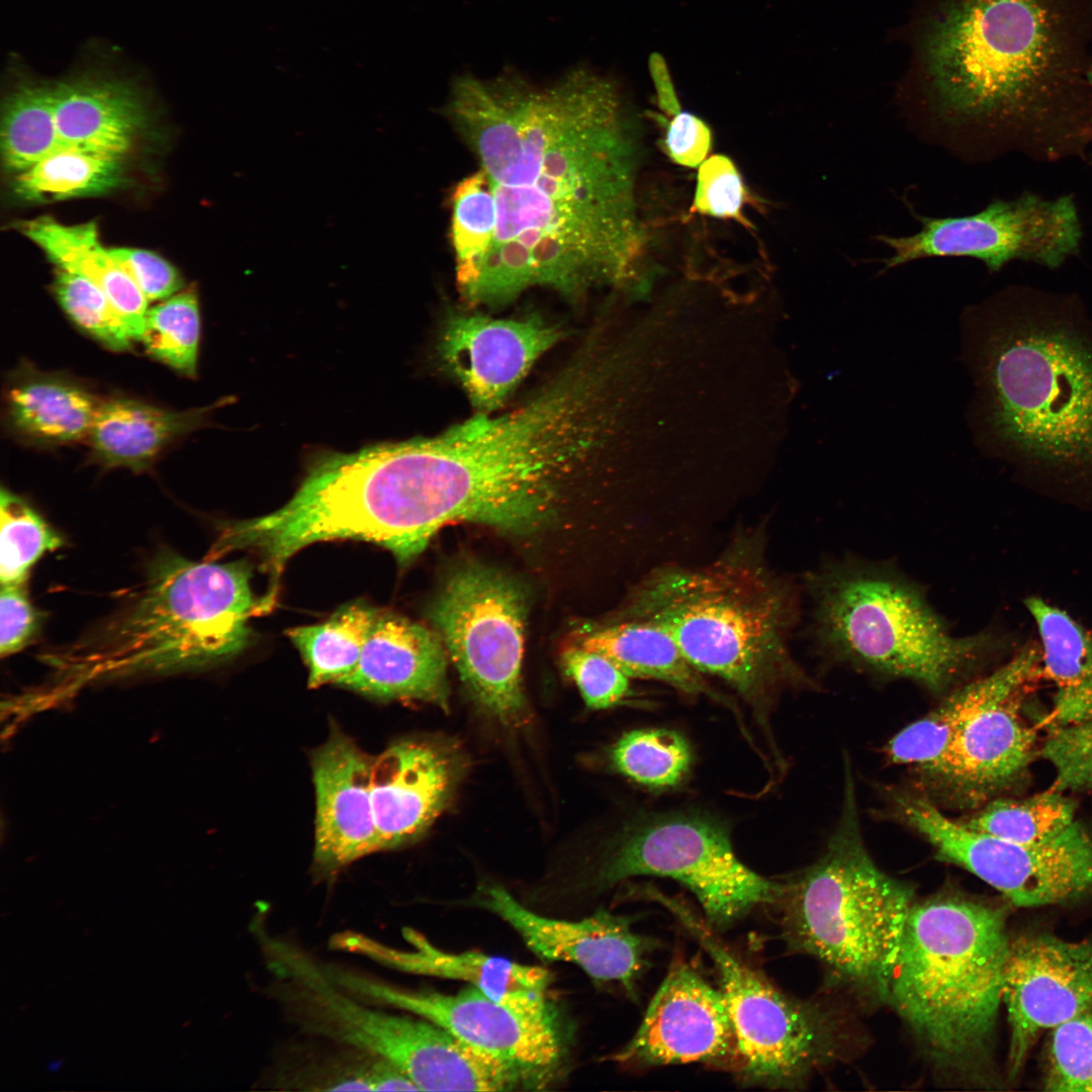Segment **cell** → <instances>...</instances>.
I'll return each mask as SVG.
<instances>
[{
  "instance_id": "obj_1",
  "label": "cell",
  "mask_w": 1092,
  "mask_h": 1092,
  "mask_svg": "<svg viewBox=\"0 0 1092 1092\" xmlns=\"http://www.w3.org/2000/svg\"><path fill=\"white\" fill-rule=\"evenodd\" d=\"M447 114L490 188L495 231L471 305L535 286L579 299L629 276L645 233L635 201V142L621 90L574 69L549 85L516 71L457 78Z\"/></svg>"
},
{
  "instance_id": "obj_4",
  "label": "cell",
  "mask_w": 1092,
  "mask_h": 1092,
  "mask_svg": "<svg viewBox=\"0 0 1092 1092\" xmlns=\"http://www.w3.org/2000/svg\"><path fill=\"white\" fill-rule=\"evenodd\" d=\"M1010 941L999 907L954 890L914 902L887 1002L938 1075L986 1083Z\"/></svg>"
},
{
  "instance_id": "obj_45",
  "label": "cell",
  "mask_w": 1092,
  "mask_h": 1092,
  "mask_svg": "<svg viewBox=\"0 0 1092 1092\" xmlns=\"http://www.w3.org/2000/svg\"><path fill=\"white\" fill-rule=\"evenodd\" d=\"M42 615L31 605L23 584H1L0 653L11 655L37 634Z\"/></svg>"
},
{
  "instance_id": "obj_22",
  "label": "cell",
  "mask_w": 1092,
  "mask_h": 1092,
  "mask_svg": "<svg viewBox=\"0 0 1092 1092\" xmlns=\"http://www.w3.org/2000/svg\"><path fill=\"white\" fill-rule=\"evenodd\" d=\"M402 935L408 948H396L351 930L335 934L331 946L399 972L466 982L514 1006L541 1009L553 1004L548 998L552 977L542 967L475 950H443L414 928H404Z\"/></svg>"
},
{
  "instance_id": "obj_16",
  "label": "cell",
  "mask_w": 1092,
  "mask_h": 1092,
  "mask_svg": "<svg viewBox=\"0 0 1092 1092\" xmlns=\"http://www.w3.org/2000/svg\"><path fill=\"white\" fill-rule=\"evenodd\" d=\"M1002 1002L1007 1009L1009 1078H1015L1038 1035L1092 1010V940L1046 933L1010 941Z\"/></svg>"
},
{
  "instance_id": "obj_5",
  "label": "cell",
  "mask_w": 1092,
  "mask_h": 1092,
  "mask_svg": "<svg viewBox=\"0 0 1092 1092\" xmlns=\"http://www.w3.org/2000/svg\"><path fill=\"white\" fill-rule=\"evenodd\" d=\"M816 652L886 678L947 694L1013 647L1002 631L952 634L922 586L890 561L828 560L803 581Z\"/></svg>"
},
{
  "instance_id": "obj_49",
  "label": "cell",
  "mask_w": 1092,
  "mask_h": 1092,
  "mask_svg": "<svg viewBox=\"0 0 1092 1092\" xmlns=\"http://www.w3.org/2000/svg\"><path fill=\"white\" fill-rule=\"evenodd\" d=\"M1089 80H1090V82L1092 84V66H1091V69L1089 71Z\"/></svg>"
},
{
  "instance_id": "obj_2",
  "label": "cell",
  "mask_w": 1092,
  "mask_h": 1092,
  "mask_svg": "<svg viewBox=\"0 0 1092 1092\" xmlns=\"http://www.w3.org/2000/svg\"><path fill=\"white\" fill-rule=\"evenodd\" d=\"M961 335L979 449L1060 491L1092 496V323L998 298L967 308Z\"/></svg>"
},
{
  "instance_id": "obj_28",
  "label": "cell",
  "mask_w": 1092,
  "mask_h": 1092,
  "mask_svg": "<svg viewBox=\"0 0 1092 1092\" xmlns=\"http://www.w3.org/2000/svg\"><path fill=\"white\" fill-rule=\"evenodd\" d=\"M1024 606L1039 635L1043 676L1056 686L1044 723L1056 727L1092 721V635L1038 597L1026 598Z\"/></svg>"
},
{
  "instance_id": "obj_18",
  "label": "cell",
  "mask_w": 1092,
  "mask_h": 1092,
  "mask_svg": "<svg viewBox=\"0 0 1092 1092\" xmlns=\"http://www.w3.org/2000/svg\"><path fill=\"white\" fill-rule=\"evenodd\" d=\"M563 331L531 314L493 318L453 313L443 324L438 354L480 414L497 410L533 364L562 338Z\"/></svg>"
},
{
  "instance_id": "obj_20",
  "label": "cell",
  "mask_w": 1092,
  "mask_h": 1092,
  "mask_svg": "<svg viewBox=\"0 0 1092 1092\" xmlns=\"http://www.w3.org/2000/svg\"><path fill=\"white\" fill-rule=\"evenodd\" d=\"M373 757L333 727L310 757L315 797L311 869L321 879L379 851L371 797Z\"/></svg>"
},
{
  "instance_id": "obj_27",
  "label": "cell",
  "mask_w": 1092,
  "mask_h": 1092,
  "mask_svg": "<svg viewBox=\"0 0 1092 1092\" xmlns=\"http://www.w3.org/2000/svg\"><path fill=\"white\" fill-rule=\"evenodd\" d=\"M18 229L56 267L96 284L123 318L132 340L141 341L149 301L102 246L95 222L68 225L40 216L22 221Z\"/></svg>"
},
{
  "instance_id": "obj_39",
  "label": "cell",
  "mask_w": 1092,
  "mask_h": 1092,
  "mask_svg": "<svg viewBox=\"0 0 1092 1092\" xmlns=\"http://www.w3.org/2000/svg\"><path fill=\"white\" fill-rule=\"evenodd\" d=\"M57 299L71 320L106 348L124 351L133 341L106 294L88 278L67 270L56 273Z\"/></svg>"
},
{
  "instance_id": "obj_17",
  "label": "cell",
  "mask_w": 1092,
  "mask_h": 1092,
  "mask_svg": "<svg viewBox=\"0 0 1092 1092\" xmlns=\"http://www.w3.org/2000/svg\"><path fill=\"white\" fill-rule=\"evenodd\" d=\"M477 904L507 922L541 960L574 964L593 980L620 984L631 994L655 946L632 929L631 917L605 909L578 920L548 917L497 885L485 886Z\"/></svg>"
},
{
  "instance_id": "obj_43",
  "label": "cell",
  "mask_w": 1092,
  "mask_h": 1092,
  "mask_svg": "<svg viewBox=\"0 0 1092 1092\" xmlns=\"http://www.w3.org/2000/svg\"><path fill=\"white\" fill-rule=\"evenodd\" d=\"M562 663L592 709L622 704L633 695L631 677L601 653L576 645L563 653Z\"/></svg>"
},
{
  "instance_id": "obj_7",
  "label": "cell",
  "mask_w": 1092,
  "mask_h": 1092,
  "mask_svg": "<svg viewBox=\"0 0 1092 1092\" xmlns=\"http://www.w3.org/2000/svg\"><path fill=\"white\" fill-rule=\"evenodd\" d=\"M913 895L909 885L884 873L866 848L847 761L841 815L826 850L782 883L774 904L785 940L858 995L887 1002Z\"/></svg>"
},
{
  "instance_id": "obj_38",
  "label": "cell",
  "mask_w": 1092,
  "mask_h": 1092,
  "mask_svg": "<svg viewBox=\"0 0 1092 1092\" xmlns=\"http://www.w3.org/2000/svg\"><path fill=\"white\" fill-rule=\"evenodd\" d=\"M64 545L57 533L23 498L0 492V581L23 584L31 566L47 551Z\"/></svg>"
},
{
  "instance_id": "obj_13",
  "label": "cell",
  "mask_w": 1092,
  "mask_h": 1092,
  "mask_svg": "<svg viewBox=\"0 0 1092 1092\" xmlns=\"http://www.w3.org/2000/svg\"><path fill=\"white\" fill-rule=\"evenodd\" d=\"M526 598L517 582L477 563L454 568L429 617L473 699L506 724L525 720L521 684Z\"/></svg>"
},
{
  "instance_id": "obj_30",
  "label": "cell",
  "mask_w": 1092,
  "mask_h": 1092,
  "mask_svg": "<svg viewBox=\"0 0 1092 1092\" xmlns=\"http://www.w3.org/2000/svg\"><path fill=\"white\" fill-rule=\"evenodd\" d=\"M101 402L81 386L54 377H32L8 395L12 427L31 440L63 444L88 437Z\"/></svg>"
},
{
  "instance_id": "obj_42",
  "label": "cell",
  "mask_w": 1092,
  "mask_h": 1092,
  "mask_svg": "<svg viewBox=\"0 0 1092 1092\" xmlns=\"http://www.w3.org/2000/svg\"><path fill=\"white\" fill-rule=\"evenodd\" d=\"M1041 755L1055 769L1051 791H1092V721L1053 727Z\"/></svg>"
},
{
  "instance_id": "obj_15",
  "label": "cell",
  "mask_w": 1092,
  "mask_h": 1092,
  "mask_svg": "<svg viewBox=\"0 0 1092 1092\" xmlns=\"http://www.w3.org/2000/svg\"><path fill=\"white\" fill-rule=\"evenodd\" d=\"M612 1060L631 1068L702 1063L735 1074L737 1039L720 987L689 963L673 962L637 1031Z\"/></svg>"
},
{
  "instance_id": "obj_6",
  "label": "cell",
  "mask_w": 1092,
  "mask_h": 1092,
  "mask_svg": "<svg viewBox=\"0 0 1092 1092\" xmlns=\"http://www.w3.org/2000/svg\"><path fill=\"white\" fill-rule=\"evenodd\" d=\"M251 567L186 559L162 550L136 597L97 631L48 654L51 663L90 675L204 666L241 652L249 622L274 600L255 595Z\"/></svg>"
},
{
  "instance_id": "obj_12",
  "label": "cell",
  "mask_w": 1092,
  "mask_h": 1092,
  "mask_svg": "<svg viewBox=\"0 0 1092 1092\" xmlns=\"http://www.w3.org/2000/svg\"><path fill=\"white\" fill-rule=\"evenodd\" d=\"M324 964L329 978L355 997L430 1020L493 1059L521 1090L545 1089L563 1068L566 1040L554 1005L518 1007L472 986L454 994L412 989L346 966Z\"/></svg>"
},
{
  "instance_id": "obj_46",
  "label": "cell",
  "mask_w": 1092,
  "mask_h": 1092,
  "mask_svg": "<svg viewBox=\"0 0 1092 1092\" xmlns=\"http://www.w3.org/2000/svg\"><path fill=\"white\" fill-rule=\"evenodd\" d=\"M663 151L675 164L689 168L702 165L712 148L710 126L699 116L678 112L668 122Z\"/></svg>"
},
{
  "instance_id": "obj_40",
  "label": "cell",
  "mask_w": 1092,
  "mask_h": 1092,
  "mask_svg": "<svg viewBox=\"0 0 1092 1092\" xmlns=\"http://www.w3.org/2000/svg\"><path fill=\"white\" fill-rule=\"evenodd\" d=\"M1044 1089L1092 1092V1010L1052 1029L1046 1051Z\"/></svg>"
},
{
  "instance_id": "obj_25",
  "label": "cell",
  "mask_w": 1092,
  "mask_h": 1092,
  "mask_svg": "<svg viewBox=\"0 0 1092 1092\" xmlns=\"http://www.w3.org/2000/svg\"><path fill=\"white\" fill-rule=\"evenodd\" d=\"M304 1036L276 1053L261 1085L284 1091H418L404 1073L376 1055Z\"/></svg>"
},
{
  "instance_id": "obj_44",
  "label": "cell",
  "mask_w": 1092,
  "mask_h": 1092,
  "mask_svg": "<svg viewBox=\"0 0 1092 1092\" xmlns=\"http://www.w3.org/2000/svg\"><path fill=\"white\" fill-rule=\"evenodd\" d=\"M108 252L148 301L166 299L182 287L176 269L153 252L127 247L108 248Z\"/></svg>"
},
{
  "instance_id": "obj_47",
  "label": "cell",
  "mask_w": 1092,
  "mask_h": 1092,
  "mask_svg": "<svg viewBox=\"0 0 1092 1092\" xmlns=\"http://www.w3.org/2000/svg\"><path fill=\"white\" fill-rule=\"evenodd\" d=\"M648 69L654 85L658 107L667 115L680 112V104L665 59L659 53L648 58Z\"/></svg>"
},
{
  "instance_id": "obj_21",
  "label": "cell",
  "mask_w": 1092,
  "mask_h": 1092,
  "mask_svg": "<svg viewBox=\"0 0 1092 1092\" xmlns=\"http://www.w3.org/2000/svg\"><path fill=\"white\" fill-rule=\"evenodd\" d=\"M965 866L1013 905L1063 903L1092 888V837L1078 822L1039 844L978 831L967 845Z\"/></svg>"
},
{
  "instance_id": "obj_14",
  "label": "cell",
  "mask_w": 1092,
  "mask_h": 1092,
  "mask_svg": "<svg viewBox=\"0 0 1092 1092\" xmlns=\"http://www.w3.org/2000/svg\"><path fill=\"white\" fill-rule=\"evenodd\" d=\"M915 216L921 224L916 234L876 238L893 251L884 260L886 270L934 257H971L991 271L1015 260L1057 268L1076 254L1082 240L1077 206L1067 195L1022 194L969 215Z\"/></svg>"
},
{
  "instance_id": "obj_32",
  "label": "cell",
  "mask_w": 1092,
  "mask_h": 1092,
  "mask_svg": "<svg viewBox=\"0 0 1092 1092\" xmlns=\"http://www.w3.org/2000/svg\"><path fill=\"white\" fill-rule=\"evenodd\" d=\"M122 157L60 147L16 174L13 191L26 201L106 193L122 183Z\"/></svg>"
},
{
  "instance_id": "obj_31",
  "label": "cell",
  "mask_w": 1092,
  "mask_h": 1092,
  "mask_svg": "<svg viewBox=\"0 0 1092 1092\" xmlns=\"http://www.w3.org/2000/svg\"><path fill=\"white\" fill-rule=\"evenodd\" d=\"M378 612L363 602H353L323 623L287 631L306 665L309 688L341 687L355 671Z\"/></svg>"
},
{
  "instance_id": "obj_8",
  "label": "cell",
  "mask_w": 1092,
  "mask_h": 1092,
  "mask_svg": "<svg viewBox=\"0 0 1092 1092\" xmlns=\"http://www.w3.org/2000/svg\"><path fill=\"white\" fill-rule=\"evenodd\" d=\"M1062 32L1052 0H952L924 44L938 110L962 122L1027 113L1060 81Z\"/></svg>"
},
{
  "instance_id": "obj_34",
  "label": "cell",
  "mask_w": 1092,
  "mask_h": 1092,
  "mask_svg": "<svg viewBox=\"0 0 1092 1092\" xmlns=\"http://www.w3.org/2000/svg\"><path fill=\"white\" fill-rule=\"evenodd\" d=\"M962 821L974 829L1026 844L1052 841L1077 822L1074 804L1051 790L1023 800L993 799Z\"/></svg>"
},
{
  "instance_id": "obj_19",
  "label": "cell",
  "mask_w": 1092,
  "mask_h": 1092,
  "mask_svg": "<svg viewBox=\"0 0 1092 1092\" xmlns=\"http://www.w3.org/2000/svg\"><path fill=\"white\" fill-rule=\"evenodd\" d=\"M465 761L452 743L410 738L373 757L371 797L379 851L419 839L444 811Z\"/></svg>"
},
{
  "instance_id": "obj_29",
  "label": "cell",
  "mask_w": 1092,
  "mask_h": 1092,
  "mask_svg": "<svg viewBox=\"0 0 1092 1092\" xmlns=\"http://www.w3.org/2000/svg\"><path fill=\"white\" fill-rule=\"evenodd\" d=\"M206 414L204 408L174 412L112 398L101 402L88 438L104 465L145 470L167 445L198 428Z\"/></svg>"
},
{
  "instance_id": "obj_41",
  "label": "cell",
  "mask_w": 1092,
  "mask_h": 1092,
  "mask_svg": "<svg viewBox=\"0 0 1092 1092\" xmlns=\"http://www.w3.org/2000/svg\"><path fill=\"white\" fill-rule=\"evenodd\" d=\"M751 201L743 178L733 161L713 155L699 167L691 211L716 218L733 219L746 228L751 222L743 207Z\"/></svg>"
},
{
  "instance_id": "obj_33",
  "label": "cell",
  "mask_w": 1092,
  "mask_h": 1092,
  "mask_svg": "<svg viewBox=\"0 0 1092 1092\" xmlns=\"http://www.w3.org/2000/svg\"><path fill=\"white\" fill-rule=\"evenodd\" d=\"M59 148L53 84L20 80L3 105L1 149L5 168L18 174Z\"/></svg>"
},
{
  "instance_id": "obj_48",
  "label": "cell",
  "mask_w": 1092,
  "mask_h": 1092,
  "mask_svg": "<svg viewBox=\"0 0 1092 1092\" xmlns=\"http://www.w3.org/2000/svg\"><path fill=\"white\" fill-rule=\"evenodd\" d=\"M62 1064H63V1061H62V1060H53V1061H50V1062L48 1063V1066H47V1067H48V1070H49L50 1072H52V1073H56V1072H58V1071H59V1069H60V1068L62 1067Z\"/></svg>"
},
{
  "instance_id": "obj_11",
  "label": "cell",
  "mask_w": 1092,
  "mask_h": 1092,
  "mask_svg": "<svg viewBox=\"0 0 1092 1092\" xmlns=\"http://www.w3.org/2000/svg\"><path fill=\"white\" fill-rule=\"evenodd\" d=\"M635 876L672 879L698 899L707 922L727 927L756 907L774 905L782 883L747 868L718 819L694 810L638 815L598 864L592 890L602 892Z\"/></svg>"
},
{
  "instance_id": "obj_9",
  "label": "cell",
  "mask_w": 1092,
  "mask_h": 1092,
  "mask_svg": "<svg viewBox=\"0 0 1092 1092\" xmlns=\"http://www.w3.org/2000/svg\"><path fill=\"white\" fill-rule=\"evenodd\" d=\"M1043 676L1040 647H1021L994 671L945 695L913 723L917 742L938 763L921 781L947 802L980 807L1017 784L1036 752L1037 734L1024 705Z\"/></svg>"
},
{
  "instance_id": "obj_23",
  "label": "cell",
  "mask_w": 1092,
  "mask_h": 1092,
  "mask_svg": "<svg viewBox=\"0 0 1092 1092\" xmlns=\"http://www.w3.org/2000/svg\"><path fill=\"white\" fill-rule=\"evenodd\" d=\"M446 654L437 631L379 611L355 671L341 687L379 701H422L448 710Z\"/></svg>"
},
{
  "instance_id": "obj_35",
  "label": "cell",
  "mask_w": 1092,
  "mask_h": 1092,
  "mask_svg": "<svg viewBox=\"0 0 1092 1092\" xmlns=\"http://www.w3.org/2000/svg\"><path fill=\"white\" fill-rule=\"evenodd\" d=\"M452 204L456 282L463 297L478 278L495 231L494 201L480 169L455 186Z\"/></svg>"
},
{
  "instance_id": "obj_37",
  "label": "cell",
  "mask_w": 1092,
  "mask_h": 1092,
  "mask_svg": "<svg viewBox=\"0 0 1092 1092\" xmlns=\"http://www.w3.org/2000/svg\"><path fill=\"white\" fill-rule=\"evenodd\" d=\"M200 314L196 292L187 290L148 308L141 342L154 357L184 373L196 372Z\"/></svg>"
},
{
  "instance_id": "obj_10",
  "label": "cell",
  "mask_w": 1092,
  "mask_h": 1092,
  "mask_svg": "<svg viewBox=\"0 0 1092 1092\" xmlns=\"http://www.w3.org/2000/svg\"><path fill=\"white\" fill-rule=\"evenodd\" d=\"M646 896L664 906L714 963L736 1034L735 1074L740 1080L800 1088L819 1069L840 1059L843 1028L832 1010L780 991L680 900L651 889Z\"/></svg>"
},
{
  "instance_id": "obj_36",
  "label": "cell",
  "mask_w": 1092,
  "mask_h": 1092,
  "mask_svg": "<svg viewBox=\"0 0 1092 1092\" xmlns=\"http://www.w3.org/2000/svg\"><path fill=\"white\" fill-rule=\"evenodd\" d=\"M613 767L641 786L665 789L677 786L692 765L687 739L664 728L638 729L624 734L611 750Z\"/></svg>"
},
{
  "instance_id": "obj_26",
  "label": "cell",
  "mask_w": 1092,
  "mask_h": 1092,
  "mask_svg": "<svg viewBox=\"0 0 1092 1092\" xmlns=\"http://www.w3.org/2000/svg\"><path fill=\"white\" fill-rule=\"evenodd\" d=\"M578 646L606 656L631 678L659 681L686 697H707L732 706L686 658L671 636L652 623L610 620L588 630Z\"/></svg>"
},
{
  "instance_id": "obj_24",
  "label": "cell",
  "mask_w": 1092,
  "mask_h": 1092,
  "mask_svg": "<svg viewBox=\"0 0 1092 1092\" xmlns=\"http://www.w3.org/2000/svg\"><path fill=\"white\" fill-rule=\"evenodd\" d=\"M53 99L60 147L123 158L147 120L131 82L97 73L53 84Z\"/></svg>"
},
{
  "instance_id": "obj_3",
  "label": "cell",
  "mask_w": 1092,
  "mask_h": 1092,
  "mask_svg": "<svg viewBox=\"0 0 1092 1092\" xmlns=\"http://www.w3.org/2000/svg\"><path fill=\"white\" fill-rule=\"evenodd\" d=\"M766 544L764 530L750 527L704 565L655 566L611 619L662 628L700 672L727 685L764 726L784 692L815 687L792 652L801 592L770 566Z\"/></svg>"
}]
</instances>
